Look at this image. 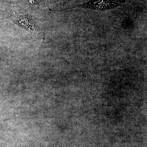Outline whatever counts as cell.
Segmentation results:
<instances>
[{"label": "cell", "instance_id": "2", "mask_svg": "<svg viewBox=\"0 0 147 147\" xmlns=\"http://www.w3.org/2000/svg\"><path fill=\"white\" fill-rule=\"evenodd\" d=\"M31 4L36 5L38 3V0H28Z\"/></svg>", "mask_w": 147, "mask_h": 147}, {"label": "cell", "instance_id": "1", "mask_svg": "<svg viewBox=\"0 0 147 147\" xmlns=\"http://www.w3.org/2000/svg\"><path fill=\"white\" fill-rule=\"evenodd\" d=\"M126 0H91L72 7L104 11L119 7L126 2Z\"/></svg>", "mask_w": 147, "mask_h": 147}]
</instances>
